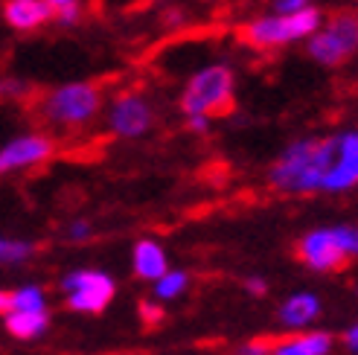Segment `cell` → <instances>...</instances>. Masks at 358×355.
Instances as JSON below:
<instances>
[{
  "label": "cell",
  "mask_w": 358,
  "mask_h": 355,
  "mask_svg": "<svg viewBox=\"0 0 358 355\" xmlns=\"http://www.w3.org/2000/svg\"><path fill=\"white\" fill-rule=\"evenodd\" d=\"M303 6H309V0H274V12L277 15H289V12H297Z\"/></svg>",
  "instance_id": "obj_23"
},
{
  "label": "cell",
  "mask_w": 358,
  "mask_h": 355,
  "mask_svg": "<svg viewBox=\"0 0 358 355\" xmlns=\"http://www.w3.org/2000/svg\"><path fill=\"white\" fill-rule=\"evenodd\" d=\"M62 291L67 306L79 314H99L111 306V300L117 294V282L111 274L96 271V268H76L64 274Z\"/></svg>",
  "instance_id": "obj_5"
},
{
  "label": "cell",
  "mask_w": 358,
  "mask_h": 355,
  "mask_svg": "<svg viewBox=\"0 0 358 355\" xmlns=\"http://www.w3.org/2000/svg\"><path fill=\"white\" fill-rule=\"evenodd\" d=\"M344 344H347V349H350V352H358V324H352V326L347 329Z\"/></svg>",
  "instance_id": "obj_28"
},
{
  "label": "cell",
  "mask_w": 358,
  "mask_h": 355,
  "mask_svg": "<svg viewBox=\"0 0 358 355\" xmlns=\"http://www.w3.org/2000/svg\"><path fill=\"white\" fill-rule=\"evenodd\" d=\"M317 314H320V300L312 291H297L280 306V321L292 329L309 326Z\"/></svg>",
  "instance_id": "obj_13"
},
{
  "label": "cell",
  "mask_w": 358,
  "mask_h": 355,
  "mask_svg": "<svg viewBox=\"0 0 358 355\" xmlns=\"http://www.w3.org/2000/svg\"><path fill=\"white\" fill-rule=\"evenodd\" d=\"M297 256H300V262L306 265V268H312L317 274H329V271L344 268L347 259H350L344 254V247L338 245L332 227L309 230V233L297 242Z\"/></svg>",
  "instance_id": "obj_8"
},
{
  "label": "cell",
  "mask_w": 358,
  "mask_h": 355,
  "mask_svg": "<svg viewBox=\"0 0 358 355\" xmlns=\"http://www.w3.org/2000/svg\"><path fill=\"white\" fill-rule=\"evenodd\" d=\"M56 17L62 24H76L79 21V3H73V6H64V9H59L56 12Z\"/></svg>",
  "instance_id": "obj_25"
},
{
  "label": "cell",
  "mask_w": 358,
  "mask_h": 355,
  "mask_svg": "<svg viewBox=\"0 0 358 355\" xmlns=\"http://www.w3.org/2000/svg\"><path fill=\"white\" fill-rule=\"evenodd\" d=\"M320 15L315 6H303L297 12L289 15H274V17H257L239 29V38L248 47L257 50H271V47H282L297 38H309L312 32L320 29Z\"/></svg>",
  "instance_id": "obj_3"
},
{
  "label": "cell",
  "mask_w": 358,
  "mask_h": 355,
  "mask_svg": "<svg viewBox=\"0 0 358 355\" xmlns=\"http://www.w3.org/2000/svg\"><path fill=\"white\" fill-rule=\"evenodd\" d=\"M3 17L12 29L29 32V29H38L47 21H52L56 9L50 6V0H6Z\"/></svg>",
  "instance_id": "obj_11"
},
{
  "label": "cell",
  "mask_w": 358,
  "mask_h": 355,
  "mask_svg": "<svg viewBox=\"0 0 358 355\" xmlns=\"http://www.w3.org/2000/svg\"><path fill=\"white\" fill-rule=\"evenodd\" d=\"M21 94H24V85L21 82L0 76V96H21Z\"/></svg>",
  "instance_id": "obj_24"
},
{
  "label": "cell",
  "mask_w": 358,
  "mask_h": 355,
  "mask_svg": "<svg viewBox=\"0 0 358 355\" xmlns=\"http://www.w3.org/2000/svg\"><path fill=\"white\" fill-rule=\"evenodd\" d=\"M335 152H338L335 137L297 140L277 157V164L268 172V184L292 195H309L324 189V178L335 161Z\"/></svg>",
  "instance_id": "obj_1"
},
{
  "label": "cell",
  "mask_w": 358,
  "mask_h": 355,
  "mask_svg": "<svg viewBox=\"0 0 358 355\" xmlns=\"http://www.w3.org/2000/svg\"><path fill=\"white\" fill-rule=\"evenodd\" d=\"M131 268L140 280H149L155 282L160 274L169 271V259L166 251L160 247L155 239H137L134 251H131Z\"/></svg>",
  "instance_id": "obj_12"
},
{
  "label": "cell",
  "mask_w": 358,
  "mask_h": 355,
  "mask_svg": "<svg viewBox=\"0 0 358 355\" xmlns=\"http://www.w3.org/2000/svg\"><path fill=\"white\" fill-rule=\"evenodd\" d=\"M189 286V274L187 271H166L155 280V300H175L181 297Z\"/></svg>",
  "instance_id": "obj_17"
},
{
  "label": "cell",
  "mask_w": 358,
  "mask_h": 355,
  "mask_svg": "<svg viewBox=\"0 0 358 355\" xmlns=\"http://www.w3.org/2000/svg\"><path fill=\"white\" fill-rule=\"evenodd\" d=\"M245 289L254 294V297H262V294L268 291V286H265V280H262V277H248V280H245Z\"/></svg>",
  "instance_id": "obj_26"
},
{
  "label": "cell",
  "mask_w": 358,
  "mask_h": 355,
  "mask_svg": "<svg viewBox=\"0 0 358 355\" xmlns=\"http://www.w3.org/2000/svg\"><path fill=\"white\" fill-rule=\"evenodd\" d=\"M355 50H358V15L352 12H338L324 29L309 35V56L327 67L344 64Z\"/></svg>",
  "instance_id": "obj_6"
},
{
  "label": "cell",
  "mask_w": 358,
  "mask_h": 355,
  "mask_svg": "<svg viewBox=\"0 0 358 355\" xmlns=\"http://www.w3.org/2000/svg\"><path fill=\"white\" fill-rule=\"evenodd\" d=\"M73 3H79V0H50V6L56 9V12L64 9V6H73Z\"/></svg>",
  "instance_id": "obj_30"
},
{
  "label": "cell",
  "mask_w": 358,
  "mask_h": 355,
  "mask_svg": "<svg viewBox=\"0 0 358 355\" xmlns=\"http://www.w3.org/2000/svg\"><path fill=\"white\" fill-rule=\"evenodd\" d=\"M332 230H335L338 245L344 247V254H347V256H358V230H355V227H347V224H338V227H332Z\"/></svg>",
  "instance_id": "obj_19"
},
{
  "label": "cell",
  "mask_w": 358,
  "mask_h": 355,
  "mask_svg": "<svg viewBox=\"0 0 358 355\" xmlns=\"http://www.w3.org/2000/svg\"><path fill=\"white\" fill-rule=\"evenodd\" d=\"M332 352V335L329 332H309L294 335V338L277 341L271 355H329Z\"/></svg>",
  "instance_id": "obj_15"
},
{
  "label": "cell",
  "mask_w": 358,
  "mask_h": 355,
  "mask_svg": "<svg viewBox=\"0 0 358 355\" xmlns=\"http://www.w3.org/2000/svg\"><path fill=\"white\" fill-rule=\"evenodd\" d=\"M3 326L17 341H35L47 332L50 314H47V309L44 312H17V309H12V312L3 314Z\"/></svg>",
  "instance_id": "obj_14"
},
{
  "label": "cell",
  "mask_w": 358,
  "mask_h": 355,
  "mask_svg": "<svg viewBox=\"0 0 358 355\" xmlns=\"http://www.w3.org/2000/svg\"><path fill=\"white\" fill-rule=\"evenodd\" d=\"M52 152H56V143L47 134H21L0 146V175L41 166L52 157Z\"/></svg>",
  "instance_id": "obj_9"
},
{
  "label": "cell",
  "mask_w": 358,
  "mask_h": 355,
  "mask_svg": "<svg viewBox=\"0 0 358 355\" xmlns=\"http://www.w3.org/2000/svg\"><path fill=\"white\" fill-rule=\"evenodd\" d=\"M271 344L268 341H248V344H242L239 349H236V355H271Z\"/></svg>",
  "instance_id": "obj_22"
},
{
  "label": "cell",
  "mask_w": 358,
  "mask_h": 355,
  "mask_svg": "<svg viewBox=\"0 0 358 355\" xmlns=\"http://www.w3.org/2000/svg\"><path fill=\"white\" fill-rule=\"evenodd\" d=\"M35 256V245L27 239H3L0 236V262L6 265H17Z\"/></svg>",
  "instance_id": "obj_18"
},
{
  "label": "cell",
  "mask_w": 358,
  "mask_h": 355,
  "mask_svg": "<svg viewBox=\"0 0 358 355\" xmlns=\"http://www.w3.org/2000/svg\"><path fill=\"white\" fill-rule=\"evenodd\" d=\"M12 309V291L9 289H0V314H6Z\"/></svg>",
  "instance_id": "obj_29"
},
{
  "label": "cell",
  "mask_w": 358,
  "mask_h": 355,
  "mask_svg": "<svg viewBox=\"0 0 358 355\" xmlns=\"http://www.w3.org/2000/svg\"><path fill=\"white\" fill-rule=\"evenodd\" d=\"M12 309L17 312H44L47 309V294L41 286L35 282H27V286L12 289ZM9 309V312H12Z\"/></svg>",
  "instance_id": "obj_16"
},
{
  "label": "cell",
  "mask_w": 358,
  "mask_h": 355,
  "mask_svg": "<svg viewBox=\"0 0 358 355\" xmlns=\"http://www.w3.org/2000/svg\"><path fill=\"white\" fill-rule=\"evenodd\" d=\"M91 233H94V227H91V222H87V219H76V222H70V224H67V236L73 239V242L91 239Z\"/></svg>",
  "instance_id": "obj_21"
},
{
  "label": "cell",
  "mask_w": 358,
  "mask_h": 355,
  "mask_svg": "<svg viewBox=\"0 0 358 355\" xmlns=\"http://www.w3.org/2000/svg\"><path fill=\"white\" fill-rule=\"evenodd\" d=\"M140 317H143V324L157 326L160 321H164V309H160L157 303H149V300H143V303H140Z\"/></svg>",
  "instance_id": "obj_20"
},
{
  "label": "cell",
  "mask_w": 358,
  "mask_h": 355,
  "mask_svg": "<svg viewBox=\"0 0 358 355\" xmlns=\"http://www.w3.org/2000/svg\"><path fill=\"white\" fill-rule=\"evenodd\" d=\"M335 161L324 178V192H347L358 184V131L338 134Z\"/></svg>",
  "instance_id": "obj_10"
},
{
  "label": "cell",
  "mask_w": 358,
  "mask_h": 355,
  "mask_svg": "<svg viewBox=\"0 0 358 355\" xmlns=\"http://www.w3.org/2000/svg\"><path fill=\"white\" fill-rule=\"evenodd\" d=\"M184 114H204V117H222L234 111V73L224 64H210L199 70L184 87L181 96Z\"/></svg>",
  "instance_id": "obj_4"
},
{
  "label": "cell",
  "mask_w": 358,
  "mask_h": 355,
  "mask_svg": "<svg viewBox=\"0 0 358 355\" xmlns=\"http://www.w3.org/2000/svg\"><path fill=\"white\" fill-rule=\"evenodd\" d=\"M187 126H189L192 131H207L210 117H204V114H189V117H187Z\"/></svg>",
  "instance_id": "obj_27"
},
{
  "label": "cell",
  "mask_w": 358,
  "mask_h": 355,
  "mask_svg": "<svg viewBox=\"0 0 358 355\" xmlns=\"http://www.w3.org/2000/svg\"><path fill=\"white\" fill-rule=\"evenodd\" d=\"M102 108V91L94 82H70L50 91L38 102V114L44 122L64 131H76L91 126Z\"/></svg>",
  "instance_id": "obj_2"
},
{
  "label": "cell",
  "mask_w": 358,
  "mask_h": 355,
  "mask_svg": "<svg viewBox=\"0 0 358 355\" xmlns=\"http://www.w3.org/2000/svg\"><path fill=\"white\" fill-rule=\"evenodd\" d=\"M155 122V111L146 96H140L134 91H125L120 94L111 108H108V129L111 134L117 137H125V140H134V137H143Z\"/></svg>",
  "instance_id": "obj_7"
}]
</instances>
